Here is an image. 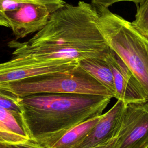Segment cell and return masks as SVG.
Segmentation results:
<instances>
[{
    "label": "cell",
    "instance_id": "cell-1",
    "mask_svg": "<svg viewBox=\"0 0 148 148\" xmlns=\"http://www.w3.org/2000/svg\"><path fill=\"white\" fill-rule=\"evenodd\" d=\"M92 4L66 2L53 12L46 25L28 40H12L13 57L49 61L62 66H76L86 58L103 59L110 48L97 23Z\"/></svg>",
    "mask_w": 148,
    "mask_h": 148
},
{
    "label": "cell",
    "instance_id": "cell-13",
    "mask_svg": "<svg viewBox=\"0 0 148 148\" xmlns=\"http://www.w3.org/2000/svg\"><path fill=\"white\" fill-rule=\"evenodd\" d=\"M134 27L148 39V0L139 5L135 19L131 22Z\"/></svg>",
    "mask_w": 148,
    "mask_h": 148
},
{
    "label": "cell",
    "instance_id": "cell-11",
    "mask_svg": "<svg viewBox=\"0 0 148 148\" xmlns=\"http://www.w3.org/2000/svg\"><path fill=\"white\" fill-rule=\"evenodd\" d=\"M79 65L91 75L96 80L106 87L114 95L113 76L107 62L102 58H86L79 62Z\"/></svg>",
    "mask_w": 148,
    "mask_h": 148
},
{
    "label": "cell",
    "instance_id": "cell-15",
    "mask_svg": "<svg viewBox=\"0 0 148 148\" xmlns=\"http://www.w3.org/2000/svg\"><path fill=\"white\" fill-rule=\"evenodd\" d=\"M31 2H39L57 5L62 6L66 3L63 0H0V10L3 12L16 10L23 4Z\"/></svg>",
    "mask_w": 148,
    "mask_h": 148
},
{
    "label": "cell",
    "instance_id": "cell-3",
    "mask_svg": "<svg viewBox=\"0 0 148 148\" xmlns=\"http://www.w3.org/2000/svg\"><path fill=\"white\" fill-rule=\"evenodd\" d=\"M95 7L97 25L108 45L133 73L148 101V39L131 22L108 8Z\"/></svg>",
    "mask_w": 148,
    "mask_h": 148
},
{
    "label": "cell",
    "instance_id": "cell-8",
    "mask_svg": "<svg viewBox=\"0 0 148 148\" xmlns=\"http://www.w3.org/2000/svg\"><path fill=\"white\" fill-rule=\"evenodd\" d=\"M112 71L114 84V98L126 104L147 101L142 86L123 60L110 49L103 58Z\"/></svg>",
    "mask_w": 148,
    "mask_h": 148
},
{
    "label": "cell",
    "instance_id": "cell-20",
    "mask_svg": "<svg viewBox=\"0 0 148 148\" xmlns=\"http://www.w3.org/2000/svg\"><path fill=\"white\" fill-rule=\"evenodd\" d=\"M116 144V137L106 143L96 146L94 147H88V148H115Z\"/></svg>",
    "mask_w": 148,
    "mask_h": 148
},
{
    "label": "cell",
    "instance_id": "cell-16",
    "mask_svg": "<svg viewBox=\"0 0 148 148\" xmlns=\"http://www.w3.org/2000/svg\"><path fill=\"white\" fill-rule=\"evenodd\" d=\"M145 0H91V4L96 7H103L108 8L113 4L121 1H129L139 5L143 3Z\"/></svg>",
    "mask_w": 148,
    "mask_h": 148
},
{
    "label": "cell",
    "instance_id": "cell-6",
    "mask_svg": "<svg viewBox=\"0 0 148 148\" xmlns=\"http://www.w3.org/2000/svg\"><path fill=\"white\" fill-rule=\"evenodd\" d=\"M61 7L54 4L31 2L5 13L10 21L13 35L16 39H21L42 29L51 14Z\"/></svg>",
    "mask_w": 148,
    "mask_h": 148
},
{
    "label": "cell",
    "instance_id": "cell-2",
    "mask_svg": "<svg viewBox=\"0 0 148 148\" xmlns=\"http://www.w3.org/2000/svg\"><path fill=\"white\" fill-rule=\"evenodd\" d=\"M111 97L75 94H39L20 97L30 139L66 131L102 114Z\"/></svg>",
    "mask_w": 148,
    "mask_h": 148
},
{
    "label": "cell",
    "instance_id": "cell-17",
    "mask_svg": "<svg viewBox=\"0 0 148 148\" xmlns=\"http://www.w3.org/2000/svg\"><path fill=\"white\" fill-rule=\"evenodd\" d=\"M29 141H26L20 137H18L13 134H9L5 131L0 126V142L12 143H25Z\"/></svg>",
    "mask_w": 148,
    "mask_h": 148
},
{
    "label": "cell",
    "instance_id": "cell-5",
    "mask_svg": "<svg viewBox=\"0 0 148 148\" xmlns=\"http://www.w3.org/2000/svg\"><path fill=\"white\" fill-rule=\"evenodd\" d=\"M115 148H139L148 141V101L126 104Z\"/></svg>",
    "mask_w": 148,
    "mask_h": 148
},
{
    "label": "cell",
    "instance_id": "cell-10",
    "mask_svg": "<svg viewBox=\"0 0 148 148\" xmlns=\"http://www.w3.org/2000/svg\"><path fill=\"white\" fill-rule=\"evenodd\" d=\"M101 116L82 122L66 131L42 136L33 141L43 148H74L87 136Z\"/></svg>",
    "mask_w": 148,
    "mask_h": 148
},
{
    "label": "cell",
    "instance_id": "cell-4",
    "mask_svg": "<svg viewBox=\"0 0 148 148\" xmlns=\"http://www.w3.org/2000/svg\"><path fill=\"white\" fill-rule=\"evenodd\" d=\"M18 97L39 94H75L113 98V95L79 65L64 72L29 77L0 86Z\"/></svg>",
    "mask_w": 148,
    "mask_h": 148
},
{
    "label": "cell",
    "instance_id": "cell-7",
    "mask_svg": "<svg viewBox=\"0 0 148 148\" xmlns=\"http://www.w3.org/2000/svg\"><path fill=\"white\" fill-rule=\"evenodd\" d=\"M75 66H62L53 62L13 57L9 61L0 63V86L31 77L64 72Z\"/></svg>",
    "mask_w": 148,
    "mask_h": 148
},
{
    "label": "cell",
    "instance_id": "cell-12",
    "mask_svg": "<svg viewBox=\"0 0 148 148\" xmlns=\"http://www.w3.org/2000/svg\"><path fill=\"white\" fill-rule=\"evenodd\" d=\"M0 126L7 132L26 140H32L27 132L22 116L0 108Z\"/></svg>",
    "mask_w": 148,
    "mask_h": 148
},
{
    "label": "cell",
    "instance_id": "cell-18",
    "mask_svg": "<svg viewBox=\"0 0 148 148\" xmlns=\"http://www.w3.org/2000/svg\"><path fill=\"white\" fill-rule=\"evenodd\" d=\"M0 148H43L39 144L31 140L25 143H12L0 142Z\"/></svg>",
    "mask_w": 148,
    "mask_h": 148
},
{
    "label": "cell",
    "instance_id": "cell-21",
    "mask_svg": "<svg viewBox=\"0 0 148 148\" xmlns=\"http://www.w3.org/2000/svg\"><path fill=\"white\" fill-rule=\"evenodd\" d=\"M139 148H148V141H147L146 143H145L141 147Z\"/></svg>",
    "mask_w": 148,
    "mask_h": 148
},
{
    "label": "cell",
    "instance_id": "cell-9",
    "mask_svg": "<svg viewBox=\"0 0 148 148\" xmlns=\"http://www.w3.org/2000/svg\"><path fill=\"white\" fill-rule=\"evenodd\" d=\"M126 103L117 100L105 113L101 114L96 125L87 136L74 148H88L103 145L116 138Z\"/></svg>",
    "mask_w": 148,
    "mask_h": 148
},
{
    "label": "cell",
    "instance_id": "cell-14",
    "mask_svg": "<svg viewBox=\"0 0 148 148\" xmlns=\"http://www.w3.org/2000/svg\"><path fill=\"white\" fill-rule=\"evenodd\" d=\"M19 98L20 97L0 88V108L22 116V108Z\"/></svg>",
    "mask_w": 148,
    "mask_h": 148
},
{
    "label": "cell",
    "instance_id": "cell-19",
    "mask_svg": "<svg viewBox=\"0 0 148 148\" xmlns=\"http://www.w3.org/2000/svg\"><path fill=\"white\" fill-rule=\"evenodd\" d=\"M0 26L10 28V23L9 20L6 17L5 13L1 10H0Z\"/></svg>",
    "mask_w": 148,
    "mask_h": 148
}]
</instances>
